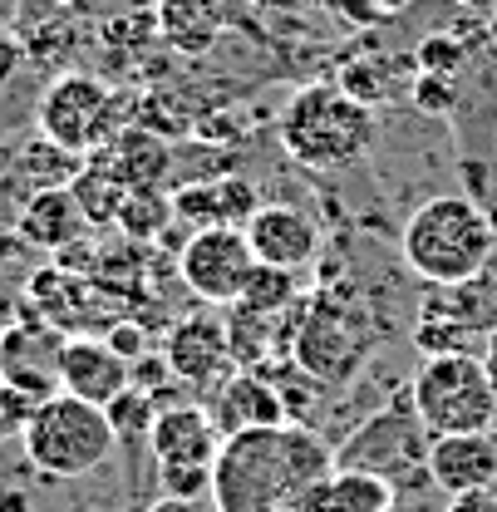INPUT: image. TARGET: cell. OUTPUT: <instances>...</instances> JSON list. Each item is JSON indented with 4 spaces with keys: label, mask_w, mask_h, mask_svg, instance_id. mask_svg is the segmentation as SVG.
Returning <instances> with one entry per match:
<instances>
[{
    "label": "cell",
    "mask_w": 497,
    "mask_h": 512,
    "mask_svg": "<svg viewBox=\"0 0 497 512\" xmlns=\"http://www.w3.org/2000/svg\"><path fill=\"white\" fill-rule=\"evenodd\" d=\"M335 473V448L311 424H271L227 434L212 463V508L217 512H286L296 493Z\"/></svg>",
    "instance_id": "6da1fadb"
},
{
    "label": "cell",
    "mask_w": 497,
    "mask_h": 512,
    "mask_svg": "<svg viewBox=\"0 0 497 512\" xmlns=\"http://www.w3.org/2000/svg\"><path fill=\"white\" fill-rule=\"evenodd\" d=\"M493 252H497L493 217L463 192L429 197L399 232L404 266L419 281H429V286H473V281H483Z\"/></svg>",
    "instance_id": "7a4b0ae2"
},
{
    "label": "cell",
    "mask_w": 497,
    "mask_h": 512,
    "mask_svg": "<svg viewBox=\"0 0 497 512\" xmlns=\"http://www.w3.org/2000/svg\"><path fill=\"white\" fill-rule=\"evenodd\" d=\"M281 148L301 163V168H350L370 153L374 143V109L360 104L355 94H345L335 79H315L291 94V104L281 109Z\"/></svg>",
    "instance_id": "3957f363"
},
{
    "label": "cell",
    "mask_w": 497,
    "mask_h": 512,
    "mask_svg": "<svg viewBox=\"0 0 497 512\" xmlns=\"http://www.w3.org/2000/svg\"><path fill=\"white\" fill-rule=\"evenodd\" d=\"M25 458L45 473V478H89L94 468H104L119 448V434L109 424V414L89 399L74 394H50L35 404V419L25 429Z\"/></svg>",
    "instance_id": "277c9868"
},
{
    "label": "cell",
    "mask_w": 497,
    "mask_h": 512,
    "mask_svg": "<svg viewBox=\"0 0 497 512\" xmlns=\"http://www.w3.org/2000/svg\"><path fill=\"white\" fill-rule=\"evenodd\" d=\"M409 399L424 419L429 434H473V429H488L497 414V380L488 370L483 355L473 350H438L429 355L414 384H409Z\"/></svg>",
    "instance_id": "5b68a950"
},
{
    "label": "cell",
    "mask_w": 497,
    "mask_h": 512,
    "mask_svg": "<svg viewBox=\"0 0 497 512\" xmlns=\"http://www.w3.org/2000/svg\"><path fill=\"white\" fill-rule=\"evenodd\" d=\"M370 325L360 311L315 296L296 306V320H286V350L296 360L301 375H311L315 384H345L355 380L370 360Z\"/></svg>",
    "instance_id": "8992f818"
},
{
    "label": "cell",
    "mask_w": 497,
    "mask_h": 512,
    "mask_svg": "<svg viewBox=\"0 0 497 512\" xmlns=\"http://www.w3.org/2000/svg\"><path fill=\"white\" fill-rule=\"evenodd\" d=\"M119 94L99 79V74H84V69H69L60 79H50V89L40 94V133L50 143H60L79 158H94L99 148H109L119 133H124V119H119Z\"/></svg>",
    "instance_id": "52a82bcc"
},
{
    "label": "cell",
    "mask_w": 497,
    "mask_h": 512,
    "mask_svg": "<svg viewBox=\"0 0 497 512\" xmlns=\"http://www.w3.org/2000/svg\"><path fill=\"white\" fill-rule=\"evenodd\" d=\"M429 444H434V434L424 429V419L404 389L335 448V468H365L399 488V478H409V473L429 478Z\"/></svg>",
    "instance_id": "ba28073f"
},
{
    "label": "cell",
    "mask_w": 497,
    "mask_h": 512,
    "mask_svg": "<svg viewBox=\"0 0 497 512\" xmlns=\"http://www.w3.org/2000/svg\"><path fill=\"white\" fill-rule=\"evenodd\" d=\"M256 252L247 242V227H202L178 252L183 286L207 306H237L256 276Z\"/></svg>",
    "instance_id": "9c48e42d"
},
{
    "label": "cell",
    "mask_w": 497,
    "mask_h": 512,
    "mask_svg": "<svg viewBox=\"0 0 497 512\" xmlns=\"http://www.w3.org/2000/svg\"><path fill=\"white\" fill-rule=\"evenodd\" d=\"M60 355L64 335L50 320H15L0 330V380L35 399L60 394Z\"/></svg>",
    "instance_id": "30bf717a"
},
{
    "label": "cell",
    "mask_w": 497,
    "mask_h": 512,
    "mask_svg": "<svg viewBox=\"0 0 497 512\" xmlns=\"http://www.w3.org/2000/svg\"><path fill=\"white\" fill-rule=\"evenodd\" d=\"M163 355L173 365V380L187 389H207V384H222L232 360V340H227V320L217 316H187L168 330L163 340Z\"/></svg>",
    "instance_id": "8fae6325"
},
{
    "label": "cell",
    "mask_w": 497,
    "mask_h": 512,
    "mask_svg": "<svg viewBox=\"0 0 497 512\" xmlns=\"http://www.w3.org/2000/svg\"><path fill=\"white\" fill-rule=\"evenodd\" d=\"M247 242L261 266H281V271H301L320 256V227L301 207L286 202H261L247 217Z\"/></svg>",
    "instance_id": "7c38bea8"
},
{
    "label": "cell",
    "mask_w": 497,
    "mask_h": 512,
    "mask_svg": "<svg viewBox=\"0 0 497 512\" xmlns=\"http://www.w3.org/2000/svg\"><path fill=\"white\" fill-rule=\"evenodd\" d=\"M429 483L443 498L497 488V444L488 429L473 434H438L429 444Z\"/></svg>",
    "instance_id": "4fadbf2b"
},
{
    "label": "cell",
    "mask_w": 497,
    "mask_h": 512,
    "mask_svg": "<svg viewBox=\"0 0 497 512\" xmlns=\"http://www.w3.org/2000/svg\"><path fill=\"white\" fill-rule=\"evenodd\" d=\"M133 384L128 360L109 345V340H94V335H69L60 355V389L74 399H89V404H109L114 394H124Z\"/></svg>",
    "instance_id": "5bb4252c"
},
{
    "label": "cell",
    "mask_w": 497,
    "mask_h": 512,
    "mask_svg": "<svg viewBox=\"0 0 497 512\" xmlns=\"http://www.w3.org/2000/svg\"><path fill=\"white\" fill-rule=\"evenodd\" d=\"M148 453H153V463L163 468V463H217V453H222V429H217V419H212V409L207 404H168V409H158V419H153V434H148Z\"/></svg>",
    "instance_id": "9a60e30c"
},
{
    "label": "cell",
    "mask_w": 497,
    "mask_h": 512,
    "mask_svg": "<svg viewBox=\"0 0 497 512\" xmlns=\"http://www.w3.org/2000/svg\"><path fill=\"white\" fill-rule=\"evenodd\" d=\"M222 439L227 434H242V429H271V424H291V409H286V394L281 384L256 375V370H237L217 384V404H207Z\"/></svg>",
    "instance_id": "2e32d148"
},
{
    "label": "cell",
    "mask_w": 497,
    "mask_h": 512,
    "mask_svg": "<svg viewBox=\"0 0 497 512\" xmlns=\"http://www.w3.org/2000/svg\"><path fill=\"white\" fill-rule=\"evenodd\" d=\"M256 188L247 178H207V183H187L173 192V222H183L187 232L202 227H247L256 212Z\"/></svg>",
    "instance_id": "e0dca14e"
},
{
    "label": "cell",
    "mask_w": 497,
    "mask_h": 512,
    "mask_svg": "<svg viewBox=\"0 0 497 512\" xmlns=\"http://www.w3.org/2000/svg\"><path fill=\"white\" fill-rule=\"evenodd\" d=\"M84 227H89V217L79 212V202H74L69 188H40L25 202V212H20V237L45 247V252L74 247L84 237Z\"/></svg>",
    "instance_id": "ac0fdd59"
},
{
    "label": "cell",
    "mask_w": 497,
    "mask_h": 512,
    "mask_svg": "<svg viewBox=\"0 0 497 512\" xmlns=\"http://www.w3.org/2000/svg\"><path fill=\"white\" fill-rule=\"evenodd\" d=\"M153 25L178 55H207L217 45L227 15H222V0H158Z\"/></svg>",
    "instance_id": "d6986e66"
},
{
    "label": "cell",
    "mask_w": 497,
    "mask_h": 512,
    "mask_svg": "<svg viewBox=\"0 0 497 512\" xmlns=\"http://www.w3.org/2000/svg\"><path fill=\"white\" fill-rule=\"evenodd\" d=\"M94 158H104L119 178H124V188H158L163 178H168V168H173V158H168V143L153 133V128H124L109 148H99Z\"/></svg>",
    "instance_id": "ffe728a7"
},
{
    "label": "cell",
    "mask_w": 497,
    "mask_h": 512,
    "mask_svg": "<svg viewBox=\"0 0 497 512\" xmlns=\"http://www.w3.org/2000/svg\"><path fill=\"white\" fill-rule=\"evenodd\" d=\"M325 512H394V498L399 488L379 473H365V468H335L325 483Z\"/></svg>",
    "instance_id": "44dd1931"
},
{
    "label": "cell",
    "mask_w": 497,
    "mask_h": 512,
    "mask_svg": "<svg viewBox=\"0 0 497 512\" xmlns=\"http://www.w3.org/2000/svg\"><path fill=\"white\" fill-rule=\"evenodd\" d=\"M276 320L281 316H266V311L247 306V301L227 306V340H232V360H237L242 370L266 365V360L286 345V330H276Z\"/></svg>",
    "instance_id": "7402d4cb"
},
{
    "label": "cell",
    "mask_w": 497,
    "mask_h": 512,
    "mask_svg": "<svg viewBox=\"0 0 497 512\" xmlns=\"http://www.w3.org/2000/svg\"><path fill=\"white\" fill-rule=\"evenodd\" d=\"M74 202H79V212L89 217V227H109V222H119V207H124V178L104 163V158H94V163H84L79 173H74Z\"/></svg>",
    "instance_id": "603a6c76"
},
{
    "label": "cell",
    "mask_w": 497,
    "mask_h": 512,
    "mask_svg": "<svg viewBox=\"0 0 497 512\" xmlns=\"http://www.w3.org/2000/svg\"><path fill=\"white\" fill-rule=\"evenodd\" d=\"M394 74H399V64L384 60V55H365V60H350L340 64V74H335V84L345 89V94H355L360 104H389L394 94H399V84H394Z\"/></svg>",
    "instance_id": "cb8c5ba5"
},
{
    "label": "cell",
    "mask_w": 497,
    "mask_h": 512,
    "mask_svg": "<svg viewBox=\"0 0 497 512\" xmlns=\"http://www.w3.org/2000/svg\"><path fill=\"white\" fill-rule=\"evenodd\" d=\"M119 227H124L133 242H153L173 227V197L158 188H133L119 207Z\"/></svg>",
    "instance_id": "d4e9b609"
},
{
    "label": "cell",
    "mask_w": 497,
    "mask_h": 512,
    "mask_svg": "<svg viewBox=\"0 0 497 512\" xmlns=\"http://www.w3.org/2000/svg\"><path fill=\"white\" fill-rule=\"evenodd\" d=\"M104 414H109V424H114L119 444H133V439H143V444H148V434H153V419H158V399H153L148 389L128 384L124 394H114V399L104 404Z\"/></svg>",
    "instance_id": "484cf974"
},
{
    "label": "cell",
    "mask_w": 497,
    "mask_h": 512,
    "mask_svg": "<svg viewBox=\"0 0 497 512\" xmlns=\"http://www.w3.org/2000/svg\"><path fill=\"white\" fill-rule=\"evenodd\" d=\"M242 301L256 306V311H266V316H291V311L301 306V301H296V281H291V271H281V266H256V276H251Z\"/></svg>",
    "instance_id": "4316f807"
},
{
    "label": "cell",
    "mask_w": 497,
    "mask_h": 512,
    "mask_svg": "<svg viewBox=\"0 0 497 512\" xmlns=\"http://www.w3.org/2000/svg\"><path fill=\"white\" fill-rule=\"evenodd\" d=\"M409 104H414L419 114H429V119L453 114V104H458V79H453V74H424V69H414V79H409Z\"/></svg>",
    "instance_id": "83f0119b"
},
{
    "label": "cell",
    "mask_w": 497,
    "mask_h": 512,
    "mask_svg": "<svg viewBox=\"0 0 497 512\" xmlns=\"http://www.w3.org/2000/svg\"><path fill=\"white\" fill-rule=\"evenodd\" d=\"M463 64H468V40L463 35H424L419 50H414V69H424V74H453L458 79Z\"/></svg>",
    "instance_id": "f1b7e54d"
},
{
    "label": "cell",
    "mask_w": 497,
    "mask_h": 512,
    "mask_svg": "<svg viewBox=\"0 0 497 512\" xmlns=\"http://www.w3.org/2000/svg\"><path fill=\"white\" fill-rule=\"evenodd\" d=\"M35 404H40L35 394H25V389L0 380V444L25 439V429H30V419H35Z\"/></svg>",
    "instance_id": "f546056e"
},
{
    "label": "cell",
    "mask_w": 497,
    "mask_h": 512,
    "mask_svg": "<svg viewBox=\"0 0 497 512\" xmlns=\"http://www.w3.org/2000/svg\"><path fill=\"white\" fill-rule=\"evenodd\" d=\"M158 483L168 498H207L212 493V468L207 463H163Z\"/></svg>",
    "instance_id": "4dcf8cb0"
},
{
    "label": "cell",
    "mask_w": 497,
    "mask_h": 512,
    "mask_svg": "<svg viewBox=\"0 0 497 512\" xmlns=\"http://www.w3.org/2000/svg\"><path fill=\"white\" fill-rule=\"evenodd\" d=\"M104 340H109V345H114V350L124 355L128 365H133L138 355H148V335H143L138 325H128V320H119V325H114V330H109Z\"/></svg>",
    "instance_id": "1f68e13d"
},
{
    "label": "cell",
    "mask_w": 497,
    "mask_h": 512,
    "mask_svg": "<svg viewBox=\"0 0 497 512\" xmlns=\"http://www.w3.org/2000/svg\"><path fill=\"white\" fill-rule=\"evenodd\" d=\"M443 512H497V488H478V493H458L448 498Z\"/></svg>",
    "instance_id": "d6a6232c"
},
{
    "label": "cell",
    "mask_w": 497,
    "mask_h": 512,
    "mask_svg": "<svg viewBox=\"0 0 497 512\" xmlns=\"http://www.w3.org/2000/svg\"><path fill=\"white\" fill-rule=\"evenodd\" d=\"M143 512H217V508H207L202 498H168V493H163L158 503H148Z\"/></svg>",
    "instance_id": "836d02e7"
},
{
    "label": "cell",
    "mask_w": 497,
    "mask_h": 512,
    "mask_svg": "<svg viewBox=\"0 0 497 512\" xmlns=\"http://www.w3.org/2000/svg\"><path fill=\"white\" fill-rule=\"evenodd\" d=\"M20 10H25V0H0V30H10L20 20Z\"/></svg>",
    "instance_id": "e575fe53"
},
{
    "label": "cell",
    "mask_w": 497,
    "mask_h": 512,
    "mask_svg": "<svg viewBox=\"0 0 497 512\" xmlns=\"http://www.w3.org/2000/svg\"><path fill=\"white\" fill-rule=\"evenodd\" d=\"M0 512H30L25 493H5V498H0Z\"/></svg>",
    "instance_id": "d590c367"
},
{
    "label": "cell",
    "mask_w": 497,
    "mask_h": 512,
    "mask_svg": "<svg viewBox=\"0 0 497 512\" xmlns=\"http://www.w3.org/2000/svg\"><path fill=\"white\" fill-rule=\"evenodd\" d=\"M463 10H478V15H493L497 10V0H458Z\"/></svg>",
    "instance_id": "8d00e7d4"
},
{
    "label": "cell",
    "mask_w": 497,
    "mask_h": 512,
    "mask_svg": "<svg viewBox=\"0 0 497 512\" xmlns=\"http://www.w3.org/2000/svg\"><path fill=\"white\" fill-rule=\"evenodd\" d=\"M483 360H488V370H493V380H497V330H488V355Z\"/></svg>",
    "instance_id": "74e56055"
},
{
    "label": "cell",
    "mask_w": 497,
    "mask_h": 512,
    "mask_svg": "<svg viewBox=\"0 0 497 512\" xmlns=\"http://www.w3.org/2000/svg\"><path fill=\"white\" fill-rule=\"evenodd\" d=\"M488 40H493V50H497V10L488 15Z\"/></svg>",
    "instance_id": "f35d334b"
},
{
    "label": "cell",
    "mask_w": 497,
    "mask_h": 512,
    "mask_svg": "<svg viewBox=\"0 0 497 512\" xmlns=\"http://www.w3.org/2000/svg\"><path fill=\"white\" fill-rule=\"evenodd\" d=\"M60 5H69V10H89L94 0H60Z\"/></svg>",
    "instance_id": "ab89813d"
},
{
    "label": "cell",
    "mask_w": 497,
    "mask_h": 512,
    "mask_svg": "<svg viewBox=\"0 0 497 512\" xmlns=\"http://www.w3.org/2000/svg\"><path fill=\"white\" fill-rule=\"evenodd\" d=\"M488 434H493V444H497V414H493V424H488Z\"/></svg>",
    "instance_id": "60d3db41"
}]
</instances>
